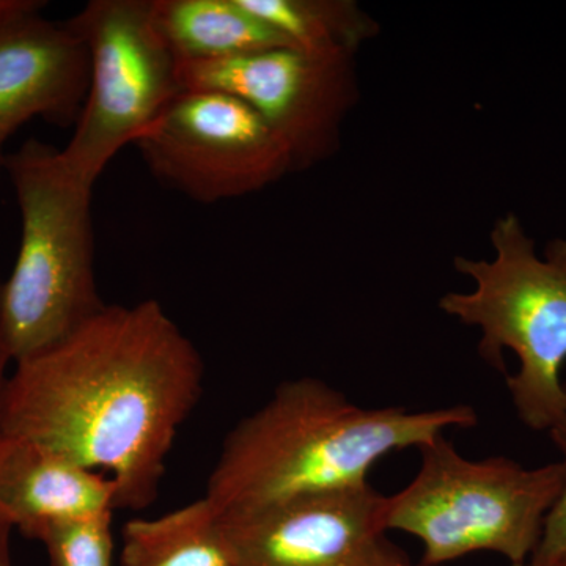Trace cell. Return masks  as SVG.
<instances>
[{
	"instance_id": "6da1fadb",
	"label": "cell",
	"mask_w": 566,
	"mask_h": 566,
	"mask_svg": "<svg viewBox=\"0 0 566 566\" xmlns=\"http://www.w3.org/2000/svg\"><path fill=\"white\" fill-rule=\"evenodd\" d=\"M203 382L202 354L158 301L106 304L59 344L13 365L0 434L106 475L115 512H139L158 497Z\"/></svg>"
},
{
	"instance_id": "7a4b0ae2",
	"label": "cell",
	"mask_w": 566,
	"mask_h": 566,
	"mask_svg": "<svg viewBox=\"0 0 566 566\" xmlns=\"http://www.w3.org/2000/svg\"><path fill=\"white\" fill-rule=\"evenodd\" d=\"M476 422L471 406L363 408L322 379H292L226 436L203 497L226 515L363 485L387 453Z\"/></svg>"
},
{
	"instance_id": "3957f363",
	"label": "cell",
	"mask_w": 566,
	"mask_h": 566,
	"mask_svg": "<svg viewBox=\"0 0 566 566\" xmlns=\"http://www.w3.org/2000/svg\"><path fill=\"white\" fill-rule=\"evenodd\" d=\"M21 243L2 283L0 318L13 365L82 326L106 305L96 286L92 189L66 172L61 150L28 139L9 153Z\"/></svg>"
},
{
	"instance_id": "277c9868",
	"label": "cell",
	"mask_w": 566,
	"mask_h": 566,
	"mask_svg": "<svg viewBox=\"0 0 566 566\" xmlns=\"http://www.w3.org/2000/svg\"><path fill=\"white\" fill-rule=\"evenodd\" d=\"M491 243V262L457 256L475 289L446 294L439 307L482 329L479 353L493 367L505 374V349L516 354L520 370L506 375L516 415L532 430L549 431L566 403V238L549 241L542 259L517 216L506 214Z\"/></svg>"
},
{
	"instance_id": "5b68a950",
	"label": "cell",
	"mask_w": 566,
	"mask_h": 566,
	"mask_svg": "<svg viewBox=\"0 0 566 566\" xmlns=\"http://www.w3.org/2000/svg\"><path fill=\"white\" fill-rule=\"evenodd\" d=\"M419 450L422 463L412 482L387 495V531L419 538L424 566L482 551L527 564L564 485V465L469 460L444 434Z\"/></svg>"
},
{
	"instance_id": "8992f818",
	"label": "cell",
	"mask_w": 566,
	"mask_h": 566,
	"mask_svg": "<svg viewBox=\"0 0 566 566\" xmlns=\"http://www.w3.org/2000/svg\"><path fill=\"white\" fill-rule=\"evenodd\" d=\"M65 22L87 48L91 82L61 161L93 188L117 153L136 144L185 88L180 63L153 21L151 0H92Z\"/></svg>"
},
{
	"instance_id": "52a82bcc",
	"label": "cell",
	"mask_w": 566,
	"mask_h": 566,
	"mask_svg": "<svg viewBox=\"0 0 566 566\" xmlns=\"http://www.w3.org/2000/svg\"><path fill=\"white\" fill-rule=\"evenodd\" d=\"M134 145L156 180L205 205L260 191L294 170L281 137L226 92H181Z\"/></svg>"
},
{
	"instance_id": "ba28073f",
	"label": "cell",
	"mask_w": 566,
	"mask_h": 566,
	"mask_svg": "<svg viewBox=\"0 0 566 566\" xmlns=\"http://www.w3.org/2000/svg\"><path fill=\"white\" fill-rule=\"evenodd\" d=\"M180 77L185 91L226 92L249 104L286 145L294 170L333 153L356 96L353 54L345 51L274 48L180 65Z\"/></svg>"
},
{
	"instance_id": "9c48e42d",
	"label": "cell",
	"mask_w": 566,
	"mask_h": 566,
	"mask_svg": "<svg viewBox=\"0 0 566 566\" xmlns=\"http://www.w3.org/2000/svg\"><path fill=\"white\" fill-rule=\"evenodd\" d=\"M387 495L370 483L218 517L230 566H424L387 538Z\"/></svg>"
},
{
	"instance_id": "30bf717a",
	"label": "cell",
	"mask_w": 566,
	"mask_h": 566,
	"mask_svg": "<svg viewBox=\"0 0 566 566\" xmlns=\"http://www.w3.org/2000/svg\"><path fill=\"white\" fill-rule=\"evenodd\" d=\"M88 82L87 48L65 21L35 11L0 24V178L7 144L25 123L76 125Z\"/></svg>"
},
{
	"instance_id": "8fae6325",
	"label": "cell",
	"mask_w": 566,
	"mask_h": 566,
	"mask_svg": "<svg viewBox=\"0 0 566 566\" xmlns=\"http://www.w3.org/2000/svg\"><path fill=\"white\" fill-rule=\"evenodd\" d=\"M115 513V486L46 447L0 434V523L32 538L41 528Z\"/></svg>"
},
{
	"instance_id": "7c38bea8",
	"label": "cell",
	"mask_w": 566,
	"mask_h": 566,
	"mask_svg": "<svg viewBox=\"0 0 566 566\" xmlns=\"http://www.w3.org/2000/svg\"><path fill=\"white\" fill-rule=\"evenodd\" d=\"M151 14L180 65L292 48L238 0H151Z\"/></svg>"
},
{
	"instance_id": "4fadbf2b",
	"label": "cell",
	"mask_w": 566,
	"mask_h": 566,
	"mask_svg": "<svg viewBox=\"0 0 566 566\" xmlns=\"http://www.w3.org/2000/svg\"><path fill=\"white\" fill-rule=\"evenodd\" d=\"M218 512L205 497L158 517H134L122 528V566H230Z\"/></svg>"
},
{
	"instance_id": "5bb4252c",
	"label": "cell",
	"mask_w": 566,
	"mask_h": 566,
	"mask_svg": "<svg viewBox=\"0 0 566 566\" xmlns=\"http://www.w3.org/2000/svg\"><path fill=\"white\" fill-rule=\"evenodd\" d=\"M243 9L283 36L292 48L308 52L356 51L378 28L344 0H238Z\"/></svg>"
},
{
	"instance_id": "9a60e30c",
	"label": "cell",
	"mask_w": 566,
	"mask_h": 566,
	"mask_svg": "<svg viewBox=\"0 0 566 566\" xmlns=\"http://www.w3.org/2000/svg\"><path fill=\"white\" fill-rule=\"evenodd\" d=\"M114 513L41 528L32 536L46 551L51 566H112Z\"/></svg>"
},
{
	"instance_id": "2e32d148",
	"label": "cell",
	"mask_w": 566,
	"mask_h": 566,
	"mask_svg": "<svg viewBox=\"0 0 566 566\" xmlns=\"http://www.w3.org/2000/svg\"><path fill=\"white\" fill-rule=\"evenodd\" d=\"M549 436L558 452L562 453L564 485H562L556 504L546 516L542 538H539L534 556L528 562L532 566H560L566 558V403L557 422L549 428Z\"/></svg>"
},
{
	"instance_id": "e0dca14e",
	"label": "cell",
	"mask_w": 566,
	"mask_h": 566,
	"mask_svg": "<svg viewBox=\"0 0 566 566\" xmlns=\"http://www.w3.org/2000/svg\"><path fill=\"white\" fill-rule=\"evenodd\" d=\"M46 2L41 0H0V24L20 18L22 14L43 11Z\"/></svg>"
},
{
	"instance_id": "ac0fdd59",
	"label": "cell",
	"mask_w": 566,
	"mask_h": 566,
	"mask_svg": "<svg viewBox=\"0 0 566 566\" xmlns=\"http://www.w3.org/2000/svg\"><path fill=\"white\" fill-rule=\"evenodd\" d=\"M2 279H0V293H2ZM13 364L11 360L9 348H7L6 337H3L2 318H0V405H2L3 394H6L7 382H9L10 375L7 374L9 365Z\"/></svg>"
},
{
	"instance_id": "d6986e66",
	"label": "cell",
	"mask_w": 566,
	"mask_h": 566,
	"mask_svg": "<svg viewBox=\"0 0 566 566\" xmlns=\"http://www.w3.org/2000/svg\"><path fill=\"white\" fill-rule=\"evenodd\" d=\"M11 531L13 528L0 523V566H13L10 546Z\"/></svg>"
},
{
	"instance_id": "ffe728a7",
	"label": "cell",
	"mask_w": 566,
	"mask_h": 566,
	"mask_svg": "<svg viewBox=\"0 0 566 566\" xmlns=\"http://www.w3.org/2000/svg\"><path fill=\"white\" fill-rule=\"evenodd\" d=\"M510 566H532L531 564H520V565H510Z\"/></svg>"
},
{
	"instance_id": "44dd1931",
	"label": "cell",
	"mask_w": 566,
	"mask_h": 566,
	"mask_svg": "<svg viewBox=\"0 0 566 566\" xmlns=\"http://www.w3.org/2000/svg\"><path fill=\"white\" fill-rule=\"evenodd\" d=\"M560 566H566V558L564 562H562V565Z\"/></svg>"
}]
</instances>
